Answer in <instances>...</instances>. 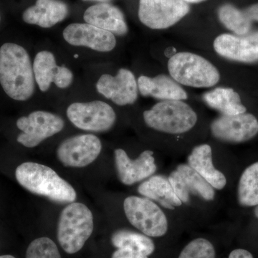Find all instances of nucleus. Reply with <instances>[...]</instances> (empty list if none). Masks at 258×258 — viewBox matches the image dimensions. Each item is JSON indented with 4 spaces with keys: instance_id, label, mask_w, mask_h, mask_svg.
<instances>
[{
    "instance_id": "obj_13",
    "label": "nucleus",
    "mask_w": 258,
    "mask_h": 258,
    "mask_svg": "<svg viewBox=\"0 0 258 258\" xmlns=\"http://www.w3.org/2000/svg\"><path fill=\"white\" fill-rule=\"evenodd\" d=\"M168 179L182 203H189L191 195L199 196L207 201L215 199L214 188L188 164H180Z\"/></svg>"
},
{
    "instance_id": "obj_5",
    "label": "nucleus",
    "mask_w": 258,
    "mask_h": 258,
    "mask_svg": "<svg viewBox=\"0 0 258 258\" xmlns=\"http://www.w3.org/2000/svg\"><path fill=\"white\" fill-rule=\"evenodd\" d=\"M148 126L166 134H180L191 130L198 121V115L181 101H162L144 111Z\"/></svg>"
},
{
    "instance_id": "obj_31",
    "label": "nucleus",
    "mask_w": 258,
    "mask_h": 258,
    "mask_svg": "<svg viewBox=\"0 0 258 258\" xmlns=\"http://www.w3.org/2000/svg\"><path fill=\"white\" fill-rule=\"evenodd\" d=\"M229 258H253V256L246 249H236L230 252Z\"/></svg>"
},
{
    "instance_id": "obj_3",
    "label": "nucleus",
    "mask_w": 258,
    "mask_h": 258,
    "mask_svg": "<svg viewBox=\"0 0 258 258\" xmlns=\"http://www.w3.org/2000/svg\"><path fill=\"white\" fill-rule=\"evenodd\" d=\"M93 230L92 212L82 203H71L61 212L57 225V240L67 253L82 249Z\"/></svg>"
},
{
    "instance_id": "obj_6",
    "label": "nucleus",
    "mask_w": 258,
    "mask_h": 258,
    "mask_svg": "<svg viewBox=\"0 0 258 258\" xmlns=\"http://www.w3.org/2000/svg\"><path fill=\"white\" fill-rule=\"evenodd\" d=\"M125 216L136 228L149 237H161L168 230L166 215L160 208L146 198L132 196L123 203Z\"/></svg>"
},
{
    "instance_id": "obj_12",
    "label": "nucleus",
    "mask_w": 258,
    "mask_h": 258,
    "mask_svg": "<svg viewBox=\"0 0 258 258\" xmlns=\"http://www.w3.org/2000/svg\"><path fill=\"white\" fill-rule=\"evenodd\" d=\"M212 134L224 142H246L258 133V120L250 113L222 115L212 123Z\"/></svg>"
},
{
    "instance_id": "obj_20",
    "label": "nucleus",
    "mask_w": 258,
    "mask_h": 258,
    "mask_svg": "<svg viewBox=\"0 0 258 258\" xmlns=\"http://www.w3.org/2000/svg\"><path fill=\"white\" fill-rule=\"evenodd\" d=\"M188 165L203 176L214 189L220 190L226 186L225 176L214 166L212 149L208 144L198 146L193 149L188 157Z\"/></svg>"
},
{
    "instance_id": "obj_23",
    "label": "nucleus",
    "mask_w": 258,
    "mask_h": 258,
    "mask_svg": "<svg viewBox=\"0 0 258 258\" xmlns=\"http://www.w3.org/2000/svg\"><path fill=\"white\" fill-rule=\"evenodd\" d=\"M204 100L207 104L222 115H237L246 112L240 97L232 88H217L205 93Z\"/></svg>"
},
{
    "instance_id": "obj_2",
    "label": "nucleus",
    "mask_w": 258,
    "mask_h": 258,
    "mask_svg": "<svg viewBox=\"0 0 258 258\" xmlns=\"http://www.w3.org/2000/svg\"><path fill=\"white\" fill-rule=\"evenodd\" d=\"M15 176L25 189L55 203H71L76 200L74 188L48 166L25 162L17 168Z\"/></svg>"
},
{
    "instance_id": "obj_32",
    "label": "nucleus",
    "mask_w": 258,
    "mask_h": 258,
    "mask_svg": "<svg viewBox=\"0 0 258 258\" xmlns=\"http://www.w3.org/2000/svg\"><path fill=\"white\" fill-rule=\"evenodd\" d=\"M186 3H200L206 0H184Z\"/></svg>"
},
{
    "instance_id": "obj_27",
    "label": "nucleus",
    "mask_w": 258,
    "mask_h": 258,
    "mask_svg": "<svg viewBox=\"0 0 258 258\" xmlns=\"http://www.w3.org/2000/svg\"><path fill=\"white\" fill-rule=\"evenodd\" d=\"M26 258H61L55 242L48 237H40L28 246Z\"/></svg>"
},
{
    "instance_id": "obj_4",
    "label": "nucleus",
    "mask_w": 258,
    "mask_h": 258,
    "mask_svg": "<svg viewBox=\"0 0 258 258\" xmlns=\"http://www.w3.org/2000/svg\"><path fill=\"white\" fill-rule=\"evenodd\" d=\"M168 70L176 82L190 87H212L220 81V73L213 64L191 52L173 55L168 62Z\"/></svg>"
},
{
    "instance_id": "obj_8",
    "label": "nucleus",
    "mask_w": 258,
    "mask_h": 258,
    "mask_svg": "<svg viewBox=\"0 0 258 258\" xmlns=\"http://www.w3.org/2000/svg\"><path fill=\"white\" fill-rule=\"evenodd\" d=\"M16 124L22 132L17 138L18 143L25 147L33 148L60 132L64 128V122L54 113L36 111L19 118Z\"/></svg>"
},
{
    "instance_id": "obj_9",
    "label": "nucleus",
    "mask_w": 258,
    "mask_h": 258,
    "mask_svg": "<svg viewBox=\"0 0 258 258\" xmlns=\"http://www.w3.org/2000/svg\"><path fill=\"white\" fill-rule=\"evenodd\" d=\"M189 10L184 0H140L139 18L148 28L163 30L175 25Z\"/></svg>"
},
{
    "instance_id": "obj_36",
    "label": "nucleus",
    "mask_w": 258,
    "mask_h": 258,
    "mask_svg": "<svg viewBox=\"0 0 258 258\" xmlns=\"http://www.w3.org/2000/svg\"><path fill=\"white\" fill-rule=\"evenodd\" d=\"M0 21H1V16H0Z\"/></svg>"
},
{
    "instance_id": "obj_34",
    "label": "nucleus",
    "mask_w": 258,
    "mask_h": 258,
    "mask_svg": "<svg viewBox=\"0 0 258 258\" xmlns=\"http://www.w3.org/2000/svg\"><path fill=\"white\" fill-rule=\"evenodd\" d=\"M0 258H15L13 256L9 255V254H6V255H1Z\"/></svg>"
},
{
    "instance_id": "obj_7",
    "label": "nucleus",
    "mask_w": 258,
    "mask_h": 258,
    "mask_svg": "<svg viewBox=\"0 0 258 258\" xmlns=\"http://www.w3.org/2000/svg\"><path fill=\"white\" fill-rule=\"evenodd\" d=\"M66 113L75 126L88 132H106L113 126L116 119L113 108L101 101L72 103Z\"/></svg>"
},
{
    "instance_id": "obj_22",
    "label": "nucleus",
    "mask_w": 258,
    "mask_h": 258,
    "mask_svg": "<svg viewBox=\"0 0 258 258\" xmlns=\"http://www.w3.org/2000/svg\"><path fill=\"white\" fill-rule=\"evenodd\" d=\"M218 17L224 25L238 35H244L250 32L253 21H258V4L247 9H237L231 5H225L220 8Z\"/></svg>"
},
{
    "instance_id": "obj_19",
    "label": "nucleus",
    "mask_w": 258,
    "mask_h": 258,
    "mask_svg": "<svg viewBox=\"0 0 258 258\" xmlns=\"http://www.w3.org/2000/svg\"><path fill=\"white\" fill-rule=\"evenodd\" d=\"M139 92L144 96H152L161 101H183L187 93L174 80L166 75L154 78L142 76L138 79Z\"/></svg>"
},
{
    "instance_id": "obj_29",
    "label": "nucleus",
    "mask_w": 258,
    "mask_h": 258,
    "mask_svg": "<svg viewBox=\"0 0 258 258\" xmlns=\"http://www.w3.org/2000/svg\"><path fill=\"white\" fill-rule=\"evenodd\" d=\"M74 81V74L72 71L64 66H59L57 70V74H56L54 83L57 87L59 88H69Z\"/></svg>"
},
{
    "instance_id": "obj_33",
    "label": "nucleus",
    "mask_w": 258,
    "mask_h": 258,
    "mask_svg": "<svg viewBox=\"0 0 258 258\" xmlns=\"http://www.w3.org/2000/svg\"><path fill=\"white\" fill-rule=\"evenodd\" d=\"M83 1H97L100 3H107V2L111 1V0H83Z\"/></svg>"
},
{
    "instance_id": "obj_1",
    "label": "nucleus",
    "mask_w": 258,
    "mask_h": 258,
    "mask_svg": "<svg viewBox=\"0 0 258 258\" xmlns=\"http://www.w3.org/2000/svg\"><path fill=\"white\" fill-rule=\"evenodd\" d=\"M35 82L28 51L18 44H3L0 47V85L5 93L15 101H28L35 93Z\"/></svg>"
},
{
    "instance_id": "obj_35",
    "label": "nucleus",
    "mask_w": 258,
    "mask_h": 258,
    "mask_svg": "<svg viewBox=\"0 0 258 258\" xmlns=\"http://www.w3.org/2000/svg\"><path fill=\"white\" fill-rule=\"evenodd\" d=\"M254 215L258 218V205L256 206L255 209H254Z\"/></svg>"
},
{
    "instance_id": "obj_24",
    "label": "nucleus",
    "mask_w": 258,
    "mask_h": 258,
    "mask_svg": "<svg viewBox=\"0 0 258 258\" xmlns=\"http://www.w3.org/2000/svg\"><path fill=\"white\" fill-rule=\"evenodd\" d=\"M35 82L42 92H46L54 83L59 66L56 63L55 55L50 51L39 52L35 56L33 64Z\"/></svg>"
},
{
    "instance_id": "obj_30",
    "label": "nucleus",
    "mask_w": 258,
    "mask_h": 258,
    "mask_svg": "<svg viewBox=\"0 0 258 258\" xmlns=\"http://www.w3.org/2000/svg\"><path fill=\"white\" fill-rule=\"evenodd\" d=\"M112 258H148V256L134 249L122 247L113 252Z\"/></svg>"
},
{
    "instance_id": "obj_16",
    "label": "nucleus",
    "mask_w": 258,
    "mask_h": 258,
    "mask_svg": "<svg viewBox=\"0 0 258 258\" xmlns=\"http://www.w3.org/2000/svg\"><path fill=\"white\" fill-rule=\"evenodd\" d=\"M154 153L144 151L138 159L132 160L123 149L115 150V164L120 181L125 185H132L152 176L157 171Z\"/></svg>"
},
{
    "instance_id": "obj_10",
    "label": "nucleus",
    "mask_w": 258,
    "mask_h": 258,
    "mask_svg": "<svg viewBox=\"0 0 258 258\" xmlns=\"http://www.w3.org/2000/svg\"><path fill=\"white\" fill-rule=\"evenodd\" d=\"M101 140L93 134H81L64 140L57 149V157L64 166L81 168L91 164L101 154Z\"/></svg>"
},
{
    "instance_id": "obj_25",
    "label": "nucleus",
    "mask_w": 258,
    "mask_h": 258,
    "mask_svg": "<svg viewBox=\"0 0 258 258\" xmlns=\"http://www.w3.org/2000/svg\"><path fill=\"white\" fill-rule=\"evenodd\" d=\"M237 198L242 206L258 205V161L248 166L239 181Z\"/></svg>"
},
{
    "instance_id": "obj_26",
    "label": "nucleus",
    "mask_w": 258,
    "mask_h": 258,
    "mask_svg": "<svg viewBox=\"0 0 258 258\" xmlns=\"http://www.w3.org/2000/svg\"><path fill=\"white\" fill-rule=\"evenodd\" d=\"M111 242L117 248L127 247L147 256L155 249L154 242L147 236L130 230L116 231L112 236Z\"/></svg>"
},
{
    "instance_id": "obj_15",
    "label": "nucleus",
    "mask_w": 258,
    "mask_h": 258,
    "mask_svg": "<svg viewBox=\"0 0 258 258\" xmlns=\"http://www.w3.org/2000/svg\"><path fill=\"white\" fill-rule=\"evenodd\" d=\"M214 48L219 55L240 62L258 60V31L247 35L222 34L214 42Z\"/></svg>"
},
{
    "instance_id": "obj_21",
    "label": "nucleus",
    "mask_w": 258,
    "mask_h": 258,
    "mask_svg": "<svg viewBox=\"0 0 258 258\" xmlns=\"http://www.w3.org/2000/svg\"><path fill=\"white\" fill-rule=\"evenodd\" d=\"M138 191L144 198L154 200L164 208L174 210L182 205L176 196L170 181L162 175H155L139 185Z\"/></svg>"
},
{
    "instance_id": "obj_14",
    "label": "nucleus",
    "mask_w": 258,
    "mask_h": 258,
    "mask_svg": "<svg viewBox=\"0 0 258 258\" xmlns=\"http://www.w3.org/2000/svg\"><path fill=\"white\" fill-rule=\"evenodd\" d=\"M62 36L70 45L86 47L98 52H110L116 45L113 33L86 23L71 24L64 28Z\"/></svg>"
},
{
    "instance_id": "obj_11",
    "label": "nucleus",
    "mask_w": 258,
    "mask_h": 258,
    "mask_svg": "<svg viewBox=\"0 0 258 258\" xmlns=\"http://www.w3.org/2000/svg\"><path fill=\"white\" fill-rule=\"evenodd\" d=\"M97 91L118 106L135 103L138 98V84L132 71L120 69L116 76L102 75L96 83Z\"/></svg>"
},
{
    "instance_id": "obj_18",
    "label": "nucleus",
    "mask_w": 258,
    "mask_h": 258,
    "mask_svg": "<svg viewBox=\"0 0 258 258\" xmlns=\"http://www.w3.org/2000/svg\"><path fill=\"white\" fill-rule=\"evenodd\" d=\"M69 9L61 0H37L33 6L25 10L23 20L30 25L50 28L67 18Z\"/></svg>"
},
{
    "instance_id": "obj_17",
    "label": "nucleus",
    "mask_w": 258,
    "mask_h": 258,
    "mask_svg": "<svg viewBox=\"0 0 258 258\" xmlns=\"http://www.w3.org/2000/svg\"><path fill=\"white\" fill-rule=\"evenodd\" d=\"M83 19L86 23L111 32L113 35L123 36L128 32V26L121 10L108 3H100L89 7L85 11Z\"/></svg>"
},
{
    "instance_id": "obj_28",
    "label": "nucleus",
    "mask_w": 258,
    "mask_h": 258,
    "mask_svg": "<svg viewBox=\"0 0 258 258\" xmlns=\"http://www.w3.org/2000/svg\"><path fill=\"white\" fill-rule=\"evenodd\" d=\"M179 258H215V250L210 241L198 238L184 247Z\"/></svg>"
}]
</instances>
